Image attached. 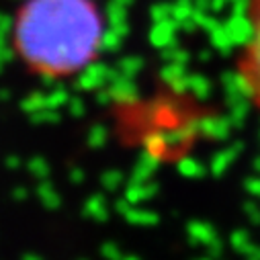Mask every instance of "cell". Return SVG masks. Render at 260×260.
<instances>
[{
  "label": "cell",
  "instance_id": "7a4b0ae2",
  "mask_svg": "<svg viewBox=\"0 0 260 260\" xmlns=\"http://www.w3.org/2000/svg\"><path fill=\"white\" fill-rule=\"evenodd\" d=\"M234 78L242 96L260 115V0L246 5V33L234 59Z\"/></svg>",
  "mask_w": 260,
  "mask_h": 260
},
{
  "label": "cell",
  "instance_id": "6da1fadb",
  "mask_svg": "<svg viewBox=\"0 0 260 260\" xmlns=\"http://www.w3.org/2000/svg\"><path fill=\"white\" fill-rule=\"evenodd\" d=\"M105 45V17L96 0H23L11 47L23 66L47 80H66L99 59Z\"/></svg>",
  "mask_w": 260,
  "mask_h": 260
}]
</instances>
